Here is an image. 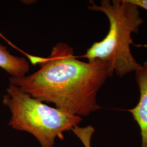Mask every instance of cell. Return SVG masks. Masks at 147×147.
<instances>
[{
  "label": "cell",
  "mask_w": 147,
  "mask_h": 147,
  "mask_svg": "<svg viewBox=\"0 0 147 147\" xmlns=\"http://www.w3.org/2000/svg\"><path fill=\"white\" fill-rule=\"evenodd\" d=\"M132 4H134L139 8L141 7L147 11V0H128Z\"/></svg>",
  "instance_id": "7"
},
{
  "label": "cell",
  "mask_w": 147,
  "mask_h": 147,
  "mask_svg": "<svg viewBox=\"0 0 147 147\" xmlns=\"http://www.w3.org/2000/svg\"><path fill=\"white\" fill-rule=\"evenodd\" d=\"M0 68L11 77L21 78L28 72L30 64L25 58L11 55L5 46L0 44Z\"/></svg>",
  "instance_id": "5"
},
{
  "label": "cell",
  "mask_w": 147,
  "mask_h": 147,
  "mask_svg": "<svg viewBox=\"0 0 147 147\" xmlns=\"http://www.w3.org/2000/svg\"><path fill=\"white\" fill-rule=\"evenodd\" d=\"M71 130L78 137L84 147H91V139L95 131L94 128L93 126L88 125L81 127L76 125Z\"/></svg>",
  "instance_id": "6"
},
{
  "label": "cell",
  "mask_w": 147,
  "mask_h": 147,
  "mask_svg": "<svg viewBox=\"0 0 147 147\" xmlns=\"http://www.w3.org/2000/svg\"><path fill=\"white\" fill-rule=\"evenodd\" d=\"M89 2V10L100 11L107 17L110 28L104 39L94 42L82 57L89 62L105 63L110 78L114 73L121 78L135 72L141 64L134 57L130 45L134 44L132 34L137 33L143 23L139 7L128 0H102L100 5L92 1Z\"/></svg>",
  "instance_id": "2"
},
{
  "label": "cell",
  "mask_w": 147,
  "mask_h": 147,
  "mask_svg": "<svg viewBox=\"0 0 147 147\" xmlns=\"http://www.w3.org/2000/svg\"><path fill=\"white\" fill-rule=\"evenodd\" d=\"M36 62L38 70L21 78L11 76L10 84L75 116H88L100 109L96 95L109 78L105 63L81 61L74 56L73 48L62 42L53 47L47 57H38Z\"/></svg>",
  "instance_id": "1"
},
{
  "label": "cell",
  "mask_w": 147,
  "mask_h": 147,
  "mask_svg": "<svg viewBox=\"0 0 147 147\" xmlns=\"http://www.w3.org/2000/svg\"><path fill=\"white\" fill-rule=\"evenodd\" d=\"M2 104L10 110L8 125L30 133L41 147H53L56 138L64 139L63 132L71 130L82 121L81 117L51 107L32 98L19 87L9 84Z\"/></svg>",
  "instance_id": "3"
},
{
  "label": "cell",
  "mask_w": 147,
  "mask_h": 147,
  "mask_svg": "<svg viewBox=\"0 0 147 147\" xmlns=\"http://www.w3.org/2000/svg\"><path fill=\"white\" fill-rule=\"evenodd\" d=\"M140 98L137 105L129 110L141 130V147H147V59L135 71Z\"/></svg>",
  "instance_id": "4"
}]
</instances>
